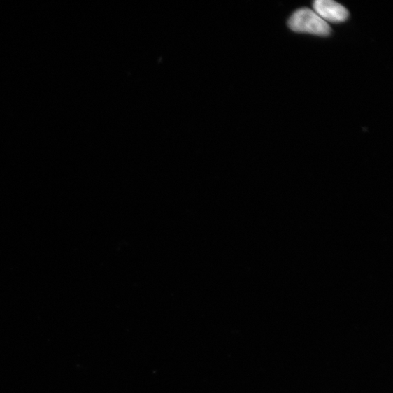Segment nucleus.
Returning <instances> with one entry per match:
<instances>
[{"mask_svg":"<svg viewBox=\"0 0 393 393\" xmlns=\"http://www.w3.org/2000/svg\"><path fill=\"white\" fill-rule=\"evenodd\" d=\"M289 26L296 32L308 33L318 36H327L331 27L327 22L313 10L301 8L290 17Z\"/></svg>","mask_w":393,"mask_h":393,"instance_id":"f257e3e1","label":"nucleus"},{"mask_svg":"<svg viewBox=\"0 0 393 393\" xmlns=\"http://www.w3.org/2000/svg\"><path fill=\"white\" fill-rule=\"evenodd\" d=\"M314 11L326 22L341 23L348 20V10L332 0H316L313 3Z\"/></svg>","mask_w":393,"mask_h":393,"instance_id":"f03ea898","label":"nucleus"}]
</instances>
